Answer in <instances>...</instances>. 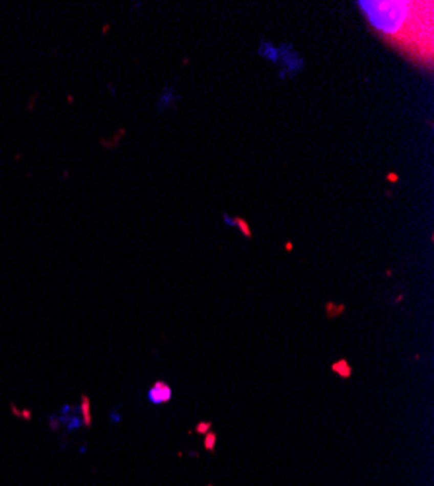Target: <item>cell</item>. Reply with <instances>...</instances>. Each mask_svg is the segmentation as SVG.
I'll use <instances>...</instances> for the list:
<instances>
[{
  "label": "cell",
  "instance_id": "9",
  "mask_svg": "<svg viewBox=\"0 0 434 486\" xmlns=\"http://www.w3.org/2000/svg\"><path fill=\"white\" fill-rule=\"evenodd\" d=\"M387 179H389V181H394V183H395V181H397V175H395V173H389V175H387Z\"/></svg>",
  "mask_w": 434,
  "mask_h": 486
},
{
  "label": "cell",
  "instance_id": "10",
  "mask_svg": "<svg viewBox=\"0 0 434 486\" xmlns=\"http://www.w3.org/2000/svg\"><path fill=\"white\" fill-rule=\"evenodd\" d=\"M208 486H212V484H208Z\"/></svg>",
  "mask_w": 434,
  "mask_h": 486
},
{
  "label": "cell",
  "instance_id": "4",
  "mask_svg": "<svg viewBox=\"0 0 434 486\" xmlns=\"http://www.w3.org/2000/svg\"><path fill=\"white\" fill-rule=\"evenodd\" d=\"M80 416H82V422L84 426H92V412H90V399L84 395L82 397V405H80Z\"/></svg>",
  "mask_w": 434,
  "mask_h": 486
},
{
  "label": "cell",
  "instance_id": "7",
  "mask_svg": "<svg viewBox=\"0 0 434 486\" xmlns=\"http://www.w3.org/2000/svg\"><path fill=\"white\" fill-rule=\"evenodd\" d=\"M326 311H327V317H329V319H333V317H337L339 313H343V311H345V305H333L331 301H327Z\"/></svg>",
  "mask_w": 434,
  "mask_h": 486
},
{
  "label": "cell",
  "instance_id": "8",
  "mask_svg": "<svg viewBox=\"0 0 434 486\" xmlns=\"http://www.w3.org/2000/svg\"><path fill=\"white\" fill-rule=\"evenodd\" d=\"M210 428H212V422H199L197 426H195V430H193V434H201V436H205L207 432H210Z\"/></svg>",
  "mask_w": 434,
  "mask_h": 486
},
{
  "label": "cell",
  "instance_id": "6",
  "mask_svg": "<svg viewBox=\"0 0 434 486\" xmlns=\"http://www.w3.org/2000/svg\"><path fill=\"white\" fill-rule=\"evenodd\" d=\"M232 226H237V228H240V232L244 233L246 237H251V235H253L251 228H249V224H247L246 220H244V218H236V220L232 222Z\"/></svg>",
  "mask_w": 434,
  "mask_h": 486
},
{
  "label": "cell",
  "instance_id": "5",
  "mask_svg": "<svg viewBox=\"0 0 434 486\" xmlns=\"http://www.w3.org/2000/svg\"><path fill=\"white\" fill-rule=\"evenodd\" d=\"M203 444H205V451H208V453H212L214 449H216V441H218V436H216V432H207L205 436H203Z\"/></svg>",
  "mask_w": 434,
  "mask_h": 486
},
{
  "label": "cell",
  "instance_id": "3",
  "mask_svg": "<svg viewBox=\"0 0 434 486\" xmlns=\"http://www.w3.org/2000/svg\"><path fill=\"white\" fill-rule=\"evenodd\" d=\"M331 371H333L335 375H339L341 379H351V375H353V368H351V364H349L345 358L333 362V364H331Z\"/></svg>",
  "mask_w": 434,
  "mask_h": 486
},
{
  "label": "cell",
  "instance_id": "1",
  "mask_svg": "<svg viewBox=\"0 0 434 486\" xmlns=\"http://www.w3.org/2000/svg\"><path fill=\"white\" fill-rule=\"evenodd\" d=\"M364 12L368 14V18L372 21V26L378 28L384 33H395L399 31L403 19L407 18V4L403 2H362L360 4Z\"/></svg>",
  "mask_w": 434,
  "mask_h": 486
},
{
  "label": "cell",
  "instance_id": "2",
  "mask_svg": "<svg viewBox=\"0 0 434 486\" xmlns=\"http://www.w3.org/2000/svg\"><path fill=\"white\" fill-rule=\"evenodd\" d=\"M173 397V389L169 387L166 381L158 379L148 391V401L152 405H164V403H169Z\"/></svg>",
  "mask_w": 434,
  "mask_h": 486
}]
</instances>
